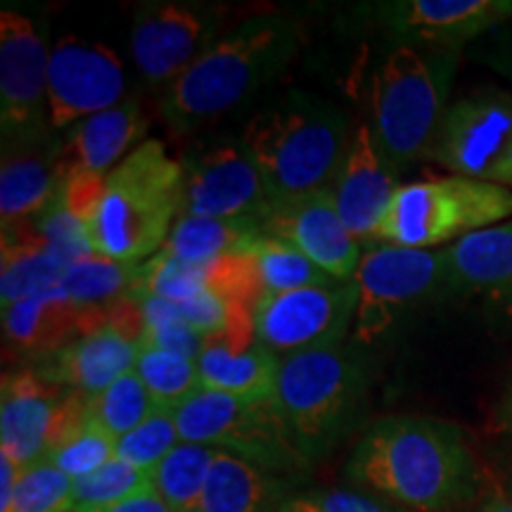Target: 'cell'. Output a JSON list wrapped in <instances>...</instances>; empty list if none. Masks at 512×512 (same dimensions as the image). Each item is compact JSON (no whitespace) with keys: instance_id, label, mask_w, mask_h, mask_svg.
<instances>
[{"instance_id":"20","label":"cell","mask_w":512,"mask_h":512,"mask_svg":"<svg viewBox=\"0 0 512 512\" xmlns=\"http://www.w3.org/2000/svg\"><path fill=\"white\" fill-rule=\"evenodd\" d=\"M55 384L38 373H12L3 380L0 399V441L3 456L24 467L48 458L50 437L62 399H57Z\"/></svg>"},{"instance_id":"42","label":"cell","mask_w":512,"mask_h":512,"mask_svg":"<svg viewBox=\"0 0 512 512\" xmlns=\"http://www.w3.org/2000/svg\"><path fill=\"white\" fill-rule=\"evenodd\" d=\"M19 472H22V467L15 465L8 456L0 453V512L10 510L12 496H15L19 482Z\"/></svg>"},{"instance_id":"2","label":"cell","mask_w":512,"mask_h":512,"mask_svg":"<svg viewBox=\"0 0 512 512\" xmlns=\"http://www.w3.org/2000/svg\"><path fill=\"white\" fill-rule=\"evenodd\" d=\"M299 48L302 27L290 17H256L240 24L166 88V124L181 136L223 117L283 74Z\"/></svg>"},{"instance_id":"21","label":"cell","mask_w":512,"mask_h":512,"mask_svg":"<svg viewBox=\"0 0 512 512\" xmlns=\"http://www.w3.org/2000/svg\"><path fill=\"white\" fill-rule=\"evenodd\" d=\"M102 323H107V313L76 304L60 285L3 309L5 337L24 354L50 356Z\"/></svg>"},{"instance_id":"3","label":"cell","mask_w":512,"mask_h":512,"mask_svg":"<svg viewBox=\"0 0 512 512\" xmlns=\"http://www.w3.org/2000/svg\"><path fill=\"white\" fill-rule=\"evenodd\" d=\"M347 117L330 102L294 93L256 114L242 145L264 178L273 207L332 190L349 147Z\"/></svg>"},{"instance_id":"35","label":"cell","mask_w":512,"mask_h":512,"mask_svg":"<svg viewBox=\"0 0 512 512\" xmlns=\"http://www.w3.org/2000/svg\"><path fill=\"white\" fill-rule=\"evenodd\" d=\"M147 489H152L150 472H143L124 463V460L114 458L91 475L74 479L72 510L100 512Z\"/></svg>"},{"instance_id":"30","label":"cell","mask_w":512,"mask_h":512,"mask_svg":"<svg viewBox=\"0 0 512 512\" xmlns=\"http://www.w3.org/2000/svg\"><path fill=\"white\" fill-rule=\"evenodd\" d=\"M256 278H259L261 292H290L313 285L337 283L325 275L311 259L294 249L287 242L259 235L247 249Z\"/></svg>"},{"instance_id":"43","label":"cell","mask_w":512,"mask_h":512,"mask_svg":"<svg viewBox=\"0 0 512 512\" xmlns=\"http://www.w3.org/2000/svg\"><path fill=\"white\" fill-rule=\"evenodd\" d=\"M501 420H503V425L508 427V430H512V387H510V392H508V396H505V401L501 406Z\"/></svg>"},{"instance_id":"17","label":"cell","mask_w":512,"mask_h":512,"mask_svg":"<svg viewBox=\"0 0 512 512\" xmlns=\"http://www.w3.org/2000/svg\"><path fill=\"white\" fill-rule=\"evenodd\" d=\"M261 235L299 249L337 283H351L363 259L361 245L339 216L332 190L273 207Z\"/></svg>"},{"instance_id":"23","label":"cell","mask_w":512,"mask_h":512,"mask_svg":"<svg viewBox=\"0 0 512 512\" xmlns=\"http://www.w3.org/2000/svg\"><path fill=\"white\" fill-rule=\"evenodd\" d=\"M441 256L448 285L512 304V221L477 230Z\"/></svg>"},{"instance_id":"40","label":"cell","mask_w":512,"mask_h":512,"mask_svg":"<svg viewBox=\"0 0 512 512\" xmlns=\"http://www.w3.org/2000/svg\"><path fill=\"white\" fill-rule=\"evenodd\" d=\"M140 344L195 358L197 361L204 347H207V337L200 335L195 328H190L185 320H171V323L147 330L143 339H140Z\"/></svg>"},{"instance_id":"32","label":"cell","mask_w":512,"mask_h":512,"mask_svg":"<svg viewBox=\"0 0 512 512\" xmlns=\"http://www.w3.org/2000/svg\"><path fill=\"white\" fill-rule=\"evenodd\" d=\"M136 280L138 266L117 264V261L93 254L88 259H81L69 266L57 285L76 304L98 311L100 304H110L114 299L131 297Z\"/></svg>"},{"instance_id":"13","label":"cell","mask_w":512,"mask_h":512,"mask_svg":"<svg viewBox=\"0 0 512 512\" xmlns=\"http://www.w3.org/2000/svg\"><path fill=\"white\" fill-rule=\"evenodd\" d=\"M50 55L29 17L0 12V124L5 150L38 145L48 124Z\"/></svg>"},{"instance_id":"37","label":"cell","mask_w":512,"mask_h":512,"mask_svg":"<svg viewBox=\"0 0 512 512\" xmlns=\"http://www.w3.org/2000/svg\"><path fill=\"white\" fill-rule=\"evenodd\" d=\"M178 444H181V437H178L174 411L155 408L150 418L140 422L136 430L117 439V458L138 470L152 472Z\"/></svg>"},{"instance_id":"24","label":"cell","mask_w":512,"mask_h":512,"mask_svg":"<svg viewBox=\"0 0 512 512\" xmlns=\"http://www.w3.org/2000/svg\"><path fill=\"white\" fill-rule=\"evenodd\" d=\"M60 152H36V145L10 150L0 169V219L3 230L24 226L60 197Z\"/></svg>"},{"instance_id":"22","label":"cell","mask_w":512,"mask_h":512,"mask_svg":"<svg viewBox=\"0 0 512 512\" xmlns=\"http://www.w3.org/2000/svg\"><path fill=\"white\" fill-rule=\"evenodd\" d=\"M145 119L136 102L93 114L72 126L67 145L60 150V176H107L128 157L131 147L145 133Z\"/></svg>"},{"instance_id":"33","label":"cell","mask_w":512,"mask_h":512,"mask_svg":"<svg viewBox=\"0 0 512 512\" xmlns=\"http://www.w3.org/2000/svg\"><path fill=\"white\" fill-rule=\"evenodd\" d=\"M133 370L143 380L157 408L174 411L178 403L200 389V370H197L195 358L171 354V351L147 347V344L138 347Z\"/></svg>"},{"instance_id":"12","label":"cell","mask_w":512,"mask_h":512,"mask_svg":"<svg viewBox=\"0 0 512 512\" xmlns=\"http://www.w3.org/2000/svg\"><path fill=\"white\" fill-rule=\"evenodd\" d=\"M181 164V216L240 221L261 230L273 204L242 140H214L195 147Z\"/></svg>"},{"instance_id":"10","label":"cell","mask_w":512,"mask_h":512,"mask_svg":"<svg viewBox=\"0 0 512 512\" xmlns=\"http://www.w3.org/2000/svg\"><path fill=\"white\" fill-rule=\"evenodd\" d=\"M354 316V283L264 292L252 306L256 339L278 358L335 349L349 328H354Z\"/></svg>"},{"instance_id":"41","label":"cell","mask_w":512,"mask_h":512,"mask_svg":"<svg viewBox=\"0 0 512 512\" xmlns=\"http://www.w3.org/2000/svg\"><path fill=\"white\" fill-rule=\"evenodd\" d=\"M100 512H174V510H171L169 505L155 494V489H147Z\"/></svg>"},{"instance_id":"5","label":"cell","mask_w":512,"mask_h":512,"mask_svg":"<svg viewBox=\"0 0 512 512\" xmlns=\"http://www.w3.org/2000/svg\"><path fill=\"white\" fill-rule=\"evenodd\" d=\"M458 67V50L396 46L373 76L370 112L375 143L396 171L430 155Z\"/></svg>"},{"instance_id":"44","label":"cell","mask_w":512,"mask_h":512,"mask_svg":"<svg viewBox=\"0 0 512 512\" xmlns=\"http://www.w3.org/2000/svg\"><path fill=\"white\" fill-rule=\"evenodd\" d=\"M482 512H512V501L508 498H498V501H491Z\"/></svg>"},{"instance_id":"26","label":"cell","mask_w":512,"mask_h":512,"mask_svg":"<svg viewBox=\"0 0 512 512\" xmlns=\"http://www.w3.org/2000/svg\"><path fill=\"white\" fill-rule=\"evenodd\" d=\"M197 370L204 389L247 401H273L280 358L259 342L247 349H230L207 339V347L197 358Z\"/></svg>"},{"instance_id":"29","label":"cell","mask_w":512,"mask_h":512,"mask_svg":"<svg viewBox=\"0 0 512 512\" xmlns=\"http://www.w3.org/2000/svg\"><path fill=\"white\" fill-rule=\"evenodd\" d=\"M216 456V448L181 441L150 472L152 489L174 512H200L204 486Z\"/></svg>"},{"instance_id":"39","label":"cell","mask_w":512,"mask_h":512,"mask_svg":"<svg viewBox=\"0 0 512 512\" xmlns=\"http://www.w3.org/2000/svg\"><path fill=\"white\" fill-rule=\"evenodd\" d=\"M280 512H411L361 489H316L294 494Z\"/></svg>"},{"instance_id":"31","label":"cell","mask_w":512,"mask_h":512,"mask_svg":"<svg viewBox=\"0 0 512 512\" xmlns=\"http://www.w3.org/2000/svg\"><path fill=\"white\" fill-rule=\"evenodd\" d=\"M216 287V261L214 264H188L155 254L138 266V280L131 297H162L169 302L183 304Z\"/></svg>"},{"instance_id":"1","label":"cell","mask_w":512,"mask_h":512,"mask_svg":"<svg viewBox=\"0 0 512 512\" xmlns=\"http://www.w3.org/2000/svg\"><path fill=\"white\" fill-rule=\"evenodd\" d=\"M344 477L356 489L418 512H453L477 491L475 458L463 430L425 415L373 422L356 441Z\"/></svg>"},{"instance_id":"14","label":"cell","mask_w":512,"mask_h":512,"mask_svg":"<svg viewBox=\"0 0 512 512\" xmlns=\"http://www.w3.org/2000/svg\"><path fill=\"white\" fill-rule=\"evenodd\" d=\"M124 91V67L112 48L67 36L50 50V128H72L93 114L112 110Z\"/></svg>"},{"instance_id":"27","label":"cell","mask_w":512,"mask_h":512,"mask_svg":"<svg viewBox=\"0 0 512 512\" xmlns=\"http://www.w3.org/2000/svg\"><path fill=\"white\" fill-rule=\"evenodd\" d=\"M67 268L53 249L38 240V235L29 233L27 223L3 230V273H0L3 309L55 287Z\"/></svg>"},{"instance_id":"45","label":"cell","mask_w":512,"mask_h":512,"mask_svg":"<svg viewBox=\"0 0 512 512\" xmlns=\"http://www.w3.org/2000/svg\"><path fill=\"white\" fill-rule=\"evenodd\" d=\"M508 72H510V74H512V67H508Z\"/></svg>"},{"instance_id":"16","label":"cell","mask_w":512,"mask_h":512,"mask_svg":"<svg viewBox=\"0 0 512 512\" xmlns=\"http://www.w3.org/2000/svg\"><path fill=\"white\" fill-rule=\"evenodd\" d=\"M219 12L197 3H145L131 27V53L152 86L169 88L211 46Z\"/></svg>"},{"instance_id":"4","label":"cell","mask_w":512,"mask_h":512,"mask_svg":"<svg viewBox=\"0 0 512 512\" xmlns=\"http://www.w3.org/2000/svg\"><path fill=\"white\" fill-rule=\"evenodd\" d=\"M183 164L159 140H145L107 174L105 192L88 221L93 252L140 266L162 252L181 219Z\"/></svg>"},{"instance_id":"9","label":"cell","mask_w":512,"mask_h":512,"mask_svg":"<svg viewBox=\"0 0 512 512\" xmlns=\"http://www.w3.org/2000/svg\"><path fill=\"white\" fill-rule=\"evenodd\" d=\"M427 157L453 176L512 190V93L479 88L453 102Z\"/></svg>"},{"instance_id":"11","label":"cell","mask_w":512,"mask_h":512,"mask_svg":"<svg viewBox=\"0 0 512 512\" xmlns=\"http://www.w3.org/2000/svg\"><path fill=\"white\" fill-rule=\"evenodd\" d=\"M446 280L444 256L432 249L377 245L363 252L354 275V339L370 344L394 325L403 311L425 299Z\"/></svg>"},{"instance_id":"15","label":"cell","mask_w":512,"mask_h":512,"mask_svg":"<svg viewBox=\"0 0 512 512\" xmlns=\"http://www.w3.org/2000/svg\"><path fill=\"white\" fill-rule=\"evenodd\" d=\"M399 46L458 50L512 19V0H389L363 8Z\"/></svg>"},{"instance_id":"38","label":"cell","mask_w":512,"mask_h":512,"mask_svg":"<svg viewBox=\"0 0 512 512\" xmlns=\"http://www.w3.org/2000/svg\"><path fill=\"white\" fill-rule=\"evenodd\" d=\"M114 458H117V439L95 425L93 420H88V425L74 439L48 453L50 463L60 467L64 475L72 479L91 475Z\"/></svg>"},{"instance_id":"36","label":"cell","mask_w":512,"mask_h":512,"mask_svg":"<svg viewBox=\"0 0 512 512\" xmlns=\"http://www.w3.org/2000/svg\"><path fill=\"white\" fill-rule=\"evenodd\" d=\"M74 479L48 458L24 467L8 512H69Z\"/></svg>"},{"instance_id":"19","label":"cell","mask_w":512,"mask_h":512,"mask_svg":"<svg viewBox=\"0 0 512 512\" xmlns=\"http://www.w3.org/2000/svg\"><path fill=\"white\" fill-rule=\"evenodd\" d=\"M138 347L136 339L121 332L117 325L102 323L50 354L38 377L93 399L136 368Z\"/></svg>"},{"instance_id":"28","label":"cell","mask_w":512,"mask_h":512,"mask_svg":"<svg viewBox=\"0 0 512 512\" xmlns=\"http://www.w3.org/2000/svg\"><path fill=\"white\" fill-rule=\"evenodd\" d=\"M261 230L240 221L200 219V216H181L171 228L162 252L171 259L188 264H214L226 256L247 254Z\"/></svg>"},{"instance_id":"7","label":"cell","mask_w":512,"mask_h":512,"mask_svg":"<svg viewBox=\"0 0 512 512\" xmlns=\"http://www.w3.org/2000/svg\"><path fill=\"white\" fill-rule=\"evenodd\" d=\"M512 216V190L503 185L444 176L401 185L375 242L432 249L458 242Z\"/></svg>"},{"instance_id":"34","label":"cell","mask_w":512,"mask_h":512,"mask_svg":"<svg viewBox=\"0 0 512 512\" xmlns=\"http://www.w3.org/2000/svg\"><path fill=\"white\" fill-rule=\"evenodd\" d=\"M155 408V401L136 370L121 375L105 392L88 399L91 420L114 439H121L124 434L136 430L140 422L150 418Z\"/></svg>"},{"instance_id":"25","label":"cell","mask_w":512,"mask_h":512,"mask_svg":"<svg viewBox=\"0 0 512 512\" xmlns=\"http://www.w3.org/2000/svg\"><path fill=\"white\" fill-rule=\"evenodd\" d=\"M287 486L275 472L219 451L204 486L200 512H280Z\"/></svg>"},{"instance_id":"18","label":"cell","mask_w":512,"mask_h":512,"mask_svg":"<svg viewBox=\"0 0 512 512\" xmlns=\"http://www.w3.org/2000/svg\"><path fill=\"white\" fill-rule=\"evenodd\" d=\"M399 188V171L384 159L370 126H356L332 185V197L344 226L358 242H375Z\"/></svg>"},{"instance_id":"8","label":"cell","mask_w":512,"mask_h":512,"mask_svg":"<svg viewBox=\"0 0 512 512\" xmlns=\"http://www.w3.org/2000/svg\"><path fill=\"white\" fill-rule=\"evenodd\" d=\"M178 437L211 446L268 472H297L309 465L294 448L273 401H247L200 387L174 408Z\"/></svg>"},{"instance_id":"6","label":"cell","mask_w":512,"mask_h":512,"mask_svg":"<svg viewBox=\"0 0 512 512\" xmlns=\"http://www.w3.org/2000/svg\"><path fill=\"white\" fill-rule=\"evenodd\" d=\"M363 396L366 373L339 347L280 358L273 406L287 437L309 463L347 437Z\"/></svg>"}]
</instances>
